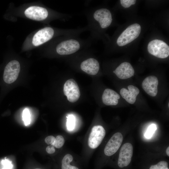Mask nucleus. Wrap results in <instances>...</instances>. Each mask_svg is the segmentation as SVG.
I'll list each match as a JSON object with an SVG mask.
<instances>
[{"label":"nucleus","mask_w":169,"mask_h":169,"mask_svg":"<svg viewBox=\"0 0 169 169\" xmlns=\"http://www.w3.org/2000/svg\"><path fill=\"white\" fill-rule=\"evenodd\" d=\"M55 137L53 136H49L46 137L44 140L45 142L48 145H53Z\"/></svg>","instance_id":"23"},{"label":"nucleus","mask_w":169,"mask_h":169,"mask_svg":"<svg viewBox=\"0 0 169 169\" xmlns=\"http://www.w3.org/2000/svg\"><path fill=\"white\" fill-rule=\"evenodd\" d=\"M156 129V125L154 124H151L148 127L145 134V137L148 139L151 138Z\"/></svg>","instance_id":"21"},{"label":"nucleus","mask_w":169,"mask_h":169,"mask_svg":"<svg viewBox=\"0 0 169 169\" xmlns=\"http://www.w3.org/2000/svg\"><path fill=\"white\" fill-rule=\"evenodd\" d=\"M54 34L53 29L50 27H46L38 31L34 35L32 43L35 46L40 45L50 40Z\"/></svg>","instance_id":"8"},{"label":"nucleus","mask_w":169,"mask_h":169,"mask_svg":"<svg viewBox=\"0 0 169 169\" xmlns=\"http://www.w3.org/2000/svg\"><path fill=\"white\" fill-rule=\"evenodd\" d=\"M120 95L114 90L109 89L105 90L102 95L103 102L107 105H116L118 103Z\"/></svg>","instance_id":"15"},{"label":"nucleus","mask_w":169,"mask_h":169,"mask_svg":"<svg viewBox=\"0 0 169 169\" xmlns=\"http://www.w3.org/2000/svg\"><path fill=\"white\" fill-rule=\"evenodd\" d=\"M147 49L151 55L158 58L164 59L169 55V47L163 41L154 39L149 43Z\"/></svg>","instance_id":"1"},{"label":"nucleus","mask_w":169,"mask_h":169,"mask_svg":"<svg viewBox=\"0 0 169 169\" xmlns=\"http://www.w3.org/2000/svg\"></svg>","instance_id":"26"},{"label":"nucleus","mask_w":169,"mask_h":169,"mask_svg":"<svg viewBox=\"0 0 169 169\" xmlns=\"http://www.w3.org/2000/svg\"><path fill=\"white\" fill-rule=\"evenodd\" d=\"M123 140L122 135L120 132L114 134L109 140L104 150L105 155L110 156L114 154L119 149Z\"/></svg>","instance_id":"7"},{"label":"nucleus","mask_w":169,"mask_h":169,"mask_svg":"<svg viewBox=\"0 0 169 169\" xmlns=\"http://www.w3.org/2000/svg\"><path fill=\"white\" fill-rule=\"evenodd\" d=\"M81 69L91 75L97 74L100 69L99 64L96 59L90 58L83 61L80 64Z\"/></svg>","instance_id":"13"},{"label":"nucleus","mask_w":169,"mask_h":169,"mask_svg":"<svg viewBox=\"0 0 169 169\" xmlns=\"http://www.w3.org/2000/svg\"><path fill=\"white\" fill-rule=\"evenodd\" d=\"M20 70V66L18 61L13 60L9 62L4 69L3 79L7 84H11L14 82L18 78Z\"/></svg>","instance_id":"4"},{"label":"nucleus","mask_w":169,"mask_h":169,"mask_svg":"<svg viewBox=\"0 0 169 169\" xmlns=\"http://www.w3.org/2000/svg\"><path fill=\"white\" fill-rule=\"evenodd\" d=\"M166 154L167 156H169V147L168 146L166 150Z\"/></svg>","instance_id":"25"},{"label":"nucleus","mask_w":169,"mask_h":169,"mask_svg":"<svg viewBox=\"0 0 169 169\" xmlns=\"http://www.w3.org/2000/svg\"><path fill=\"white\" fill-rule=\"evenodd\" d=\"M23 119L25 125H29L30 122V114L28 109H25L23 113Z\"/></svg>","instance_id":"20"},{"label":"nucleus","mask_w":169,"mask_h":169,"mask_svg":"<svg viewBox=\"0 0 169 169\" xmlns=\"http://www.w3.org/2000/svg\"><path fill=\"white\" fill-rule=\"evenodd\" d=\"M67 129L69 131H72L74 129L75 124V120L74 116L72 115H70L67 117Z\"/></svg>","instance_id":"18"},{"label":"nucleus","mask_w":169,"mask_h":169,"mask_svg":"<svg viewBox=\"0 0 169 169\" xmlns=\"http://www.w3.org/2000/svg\"><path fill=\"white\" fill-rule=\"evenodd\" d=\"M63 91L68 100L71 102H76L80 96L79 87L73 79H69L65 82L64 85Z\"/></svg>","instance_id":"6"},{"label":"nucleus","mask_w":169,"mask_h":169,"mask_svg":"<svg viewBox=\"0 0 169 169\" xmlns=\"http://www.w3.org/2000/svg\"><path fill=\"white\" fill-rule=\"evenodd\" d=\"M148 169H169L168 162L165 161H161L154 164L151 165Z\"/></svg>","instance_id":"17"},{"label":"nucleus","mask_w":169,"mask_h":169,"mask_svg":"<svg viewBox=\"0 0 169 169\" xmlns=\"http://www.w3.org/2000/svg\"><path fill=\"white\" fill-rule=\"evenodd\" d=\"M24 13L27 18L36 21L44 20L48 16V12L46 8L37 6L28 7L25 10Z\"/></svg>","instance_id":"10"},{"label":"nucleus","mask_w":169,"mask_h":169,"mask_svg":"<svg viewBox=\"0 0 169 169\" xmlns=\"http://www.w3.org/2000/svg\"><path fill=\"white\" fill-rule=\"evenodd\" d=\"M105 135V131L101 125L93 127L89 136L88 145L91 149L98 147L101 143Z\"/></svg>","instance_id":"5"},{"label":"nucleus","mask_w":169,"mask_h":169,"mask_svg":"<svg viewBox=\"0 0 169 169\" xmlns=\"http://www.w3.org/2000/svg\"><path fill=\"white\" fill-rule=\"evenodd\" d=\"M3 168L2 169H12V165L11 162L7 160L3 161L2 162Z\"/></svg>","instance_id":"22"},{"label":"nucleus","mask_w":169,"mask_h":169,"mask_svg":"<svg viewBox=\"0 0 169 169\" xmlns=\"http://www.w3.org/2000/svg\"><path fill=\"white\" fill-rule=\"evenodd\" d=\"M133 153V147L130 143H126L122 146L119 154L117 165L120 169L128 166L131 162Z\"/></svg>","instance_id":"2"},{"label":"nucleus","mask_w":169,"mask_h":169,"mask_svg":"<svg viewBox=\"0 0 169 169\" xmlns=\"http://www.w3.org/2000/svg\"><path fill=\"white\" fill-rule=\"evenodd\" d=\"M128 90L125 88H122L120 91V94L127 102L132 104L135 103L140 90L137 87L133 85H128Z\"/></svg>","instance_id":"14"},{"label":"nucleus","mask_w":169,"mask_h":169,"mask_svg":"<svg viewBox=\"0 0 169 169\" xmlns=\"http://www.w3.org/2000/svg\"><path fill=\"white\" fill-rule=\"evenodd\" d=\"M158 81L157 78L154 76L146 77L143 81L142 86L146 92L152 97L156 96L158 92Z\"/></svg>","instance_id":"11"},{"label":"nucleus","mask_w":169,"mask_h":169,"mask_svg":"<svg viewBox=\"0 0 169 169\" xmlns=\"http://www.w3.org/2000/svg\"><path fill=\"white\" fill-rule=\"evenodd\" d=\"M64 142L63 137L61 135H58L55 138L54 142L52 145L56 148H59L63 146Z\"/></svg>","instance_id":"19"},{"label":"nucleus","mask_w":169,"mask_h":169,"mask_svg":"<svg viewBox=\"0 0 169 169\" xmlns=\"http://www.w3.org/2000/svg\"><path fill=\"white\" fill-rule=\"evenodd\" d=\"M73 160L71 154H68L65 155L61 161V169H79L77 166L71 164Z\"/></svg>","instance_id":"16"},{"label":"nucleus","mask_w":169,"mask_h":169,"mask_svg":"<svg viewBox=\"0 0 169 169\" xmlns=\"http://www.w3.org/2000/svg\"><path fill=\"white\" fill-rule=\"evenodd\" d=\"M46 152L50 154H53L55 152L54 147L52 145L48 146L46 148Z\"/></svg>","instance_id":"24"},{"label":"nucleus","mask_w":169,"mask_h":169,"mask_svg":"<svg viewBox=\"0 0 169 169\" xmlns=\"http://www.w3.org/2000/svg\"><path fill=\"white\" fill-rule=\"evenodd\" d=\"M93 17L102 28L109 26L112 21L110 11L107 8H102L96 10L94 13Z\"/></svg>","instance_id":"9"},{"label":"nucleus","mask_w":169,"mask_h":169,"mask_svg":"<svg viewBox=\"0 0 169 169\" xmlns=\"http://www.w3.org/2000/svg\"><path fill=\"white\" fill-rule=\"evenodd\" d=\"M80 43L78 40L73 39L64 41L56 46L57 53L62 55H68L74 54L80 48Z\"/></svg>","instance_id":"3"},{"label":"nucleus","mask_w":169,"mask_h":169,"mask_svg":"<svg viewBox=\"0 0 169 169\" xmlns=\"http://www.w3.org/2000/svg\"><path fill=\"white\" fill-rule=\"evenodd\" d=\"M113 72L119 79H126L134 75L135 71L130 63L124 62L121 64Z\"/></svg>","instance_id":"12"}]
</instances>
